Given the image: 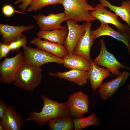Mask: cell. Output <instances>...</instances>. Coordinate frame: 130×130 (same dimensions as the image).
Instances as JSON below:
<instances>
[{"label":"cell","mask_w":130,"mask_h":130,"mask_svg":"<svg viewBox=\"0 0 130 130\" xmlns=\"http://www.w3.org/2000/svg\"><path fill=\"white\" fill-rule=\"evenodd\" d=\"M43 101L41 111H32L26 119L27 122L34 121L39 125L43 126L54 118L69 116V110L66 102L60 103L48 98L44 95L41 96Z\"/></svg>","instance_id":"obj_1"},{"label":"cell","mask_w":130,"mask_h":130,"mask_svg":"<svg viewBox=\"0 0 130 130\" xmlns=\"http://www.w3.org/2000/svg\"><path fill=\"white\" fill-rule=\"evenodd\" d=\"M42 78V71L40 67L24 63L16 72L13 82L17 87L30 91L38 86Z\"/></svg>","instance_id":"obj_2"},{"label":"cell","mask_w":130,"mask_h":130,"mask_svg":"<svg viewBox=\"0 0 130 130\" xmlns=\"http://www.w3.org/2000/svg\"><path fill=\"white\" fill-rule=\"evenodd\" d=\"M61 4L66 20L70 19L77 22L85 21L91 22L96 20L90 11L95 7L88 4L86 0H63Z\"/></svg>","instance_id":"obj_3"},{"label":"cell","mask_w":130,"mask_h":130,"mask_svg":"<svg viewBox=\"0 0 130 130\" xmlns=\"http://www.w3.org/2000/svg\"><path fill=\"white\" fill-rule=\"evenodd\" d=\"M25 63L40 67L43 65L51 62L63 64V58L58 57L38 48L26 46L23 47Z\"/></svg>","instance_id":"obj_4"},{"label":"cell","mask_w":130,"mask_h":130,"mask_svg":"<svg viewBox=\"0 0 130 130\" xmlns=\"http://www.w3.org/2000/svg\"><path fill=\"white\" fill-rule=\"evenodd\" d=\"M100 49L97 57L92 60L98 66H103L108 69L113 76H117L121 73L120 70L123 68L130 70V68L126 66L119 62L114 55L107 50L104 40H100Z\"/></svg>","instance_id":"obj_5"},{"label":"cell","mask_w":130,"mask_h":130,"mask_svg":"<svg viewBox=\"0 0 130 130\" xmlns=\"http://www.w3.org/2000/svg\"><path fill=\"white\" fill-rule=\"evenodd\" d=\"M66 102L69 110V116L72 118L84 117V115L88 112V97L81 91L71 94Z\"/></svg>","instance_id":"obj_6"},{"label":"cell","mask_w":130,"mask_h":130,"mask_svg":"<svg viewBox=\"0 0 130 130\" xmlns=\"http://www.w3.org/2000/svg\"><path fill=\"white\" fill-rule=\"evenodd\" d=\"M25 63L23 54L20 52L11 58L6 57L0 63V80L9 84L13 82L15 74L20 66Z\"/></svg>","instance_id":"obj_7"},{"label":"cell","mask_w":130,"mask_h":130,"mask_svg":"<svg viewBox=\"0 0 130 130\" xmlns=\"http://www.w3.org/2000/svg\"><path fill=\"white\" fill-rule=\"evenodd\" d=\"M95 9L90 11L91 14L101 24H111L115 25L117 30L121 32L130 33V29L127 24H123L118 20V15L109 11L101 4H98Z\"/></svg>","instance_id":"obj_8"},{"label":"cell","mask_w":130,"mask_h":130,"mask_svg":"<svg viewBox=\"0 0 130 130\" xmlns=\"http://www.w3.org/2000/svg\"><path fill=\"white\" fill-rule=\"evenodd\" d=\"M32 17L35 20L40 30L46 31L63 28L64 26H61V24L66 20L64 12L57 14L52 13L47 16L39 14L33 15Z\"/></svg>","instance_id":"obj_9"},{"label":"cell","mask_w":130,"mask_h":130,"mask_svg":"<svg viewBox=\"0 0 130 130\" xmlns=\"http://www.w3.org/2000/svg\"><path fill=\"white\" fill-rule=\"evenodd\" d=\"M65 21L68 27V32L63 45L68 54H72L78 41L85 31L86 22L79 25L77 22L71 20L67 19Z\"/></svg>","instance_id":"obj_10"},{"label":"cell","mask_w":130,"mask_h":130,"mask_svg":"<svg viewBox=\"0 0 130 130\" xmlns=\"http://www.w3.org/2000/svg\"><path fill=\"white\" fill-rule=\"evenodd\" d=\"M129 75L128 72H123L112 79L101 84L98 92L102 100L105 101L112 97L124 84Z\"/></svg>","instance_id":"obj_11"},{"label":"cell","mask_w":130,"mask_h":130,"mask_svg":"<svg viewBox=\"0 0 130 130\" xmlns=\"http://www.w3.org/2000/svg\"><path fill=\"white\" fill-rule=\"evenodd\" d=\"M93 40L103 36L107 35L123 42L126 46L130 55V33L121 32L110 27L108 24H101L96 30H91Z\"/></svg>","instance_id":"obj_12"},{"label":"cell","mask_w":130,"mask_h":130,"mask_svg":"<svg viewBox=\"0 0 130 130\" xmlns=\"http://www.w3.org/2000/svg\"><path fill=\"white\" fill-rule=\"evenodd\" d=\"M34 28V26L32 25L15 26L0 24V33L3 43L9 44L23 36V32Z\"/></svg>","instance_id":"obj_13"},{"label":"cell","mask_w":130,"mask_h":130,"mask_svg":"<svg viewBox=\"0 0 130 130\" xmlns=\"http://www.w3.org/2000/svg\"><path fill=\"white\" fill-rule=\"evenodd\" d=\"M92 26L91 22H86L85 31L78 41L73 53L82 56L90 61V49L94 42L91 32Z\"/></svg>","instance_id":"obj_14"},{"label":"cell","mask_w":130,"mask_h":130,"mask_svg":"<svg viewBox=\"0 0 130 130\" xmlns=\"http://www.w3.org/2000/svg\"><path fill=\"white\" fill-rule=\"evenodd\" d=\"M90 67L88 70V76L92 91H95L98 89L103 80L111 76L110 71L103 67H100L91 60Z\"/></svg>","instance_id":"obj_15"},{"label":"cell","mask_w":130,"mask_h":130,"mask_svg":"<svg viewBox=\"0 0 130 130\" xmlns=\"http://www.w3.org/2000/svg\"><path fill=\"white\" fill-rule=\"evenodd\" d=\"M1 121L5 130H21L24 120L21 115L16 112L14 107L8 105L6 110Z\"/></svg>","instance_id":"obj_16"},{"label":"cell","mask_w":130,"mask_h":130,"mask_svg":"<svg viewBox=\"0 0 130 130\" xmlns=\"http://www.w3.org/2000/svg\"><path fill=\"white\" fill-rule=\"evenodd\" d=\"M30 43L38 48L46 51L55 56L63 58L68 54L67 51L62 44L51 42L48 40H42L38 37H34Z\"/></svg>","instance_id":"obj_17"},{"label":"cell","mask_w":130,"mask_h":130,"mask_svg":"<svg viewBox=\"0 0 130 130\" xmlns=\"http://www.w3.org/2000/svg\"><path fill=\"white\" fill-rule=\"evenodd\" d=\"M88 73L87 71L71 69L66 72H61L57 71L56 74L50 72L49 74L56 76L59 79H66L82 87L87 83L88 79Z\"/></svg>","instance_id":"obj_18"},{"label":"cell","mask_w":130,"mask_h":130,"mask_svg":"<svg viewBox=\"0 0 130 130\" xmlns=\"http://www.w3.org/2000/svg\"><path fill=\"white\" fill-rule=\"evenodd\" d=\"M64 66L67 68L88 71L91 61L80 55L67 54L63 58Z\"/></svg>","instance_id":"obj_19"},{"label":"cell","mask_w":130,"mask_h":130,"mask_svg":"<svg viewBox=\"0 0 130 130\" xmlns=\"http://www.w3.org/2000/svg\"><path fill=\"white\" fill-rule=\"evenodd\" d=\"M68 32V27L66 25L61 29L50 31L40 30L38 32L37 35L39 38L63 45Z\"/></svg>","instance_id":"obj_20"},{"label":"cell","mask_w":130,"mask_h":130,"mask_svg":"<svg viewBox=\"0 0 130 130\" xmlns=\"http://www.w3.org/2000/svg\"><path fill=\"white\" fill-rule=\"evenodd\" d=\"M100 4L105 7L114 11L125 21L130 29V0L124 1L121 3V5L118 6L113 5L107 0H99Z\"/></svg>","instance_id":"obj_21"},{"label":"cell","mask_w":130,"mask_h":130,"mask_svg":"<svg viewBox=\"0 0 130 130\" xmlns=\"http://www.w3.org/2000/svg\"><path fill=\"white\" fill-rule=\"evenodd\" d=\"M50 130H73L74 129L72 118L70 116L58 117L50 120L48 123Z\"/></svg>","instance_id":"obj_22"},{"label":"cell","mask_w":130,"mask_h":130,"mask_svg":"<svg viewBox=\"0 0 130 130\" xmlns=\"http://www.w3.org/2000/svg\"><path fill=\"white\" fill-rule=\"evenodd\" d=\"M72 118L74 124L75 130H81L90 126L101 124L95 113L85 118L77 119Z\"/></svg>","instance_id":"obj_23"},{"label":"cell","mask_w":130,"mask_h":130,"mask_svg":"<svg viewBox=\"0 0 130 130\" xmlns=\"http://www.w3.org/2000/svg\"><path fill=\"white\" fill-rule=\"evenodd\" d=\"M63 0H34L30 4L27 10L30 13L33 11L36 12L48 5L61 4Z\"/></svg>","instance_id":"obj_24"},{"label":"cell","mask_w":130,"mask_h":130,"mask_svg":"<svg viewBox=\"0 0 130 130\" xmlns=\"http://www.w3.org/2000/svg\"><path fill=\"white\" fill-rule=\"evenodd\" d=\"M27 43V38L25 36H23L12 42L9 44L10 52L13 53L15 52H18L21 47L26 46Z\"/></svg>","instance_id":"obj_25"},{"label":"cell","mask_w":130,"mask_h":130,"mask_svg":"<svg viewBox=\"0 0 130 130\" xmlns=\"http://www.w3.org/2000/svg\"><path fill=\"white\" fill-rule=\"evenodd\" d=\"M10 52L9 44L0 42V59L7 55Z\"/></svg>","instance_id":"obj_26"},{"label":"cell","mask_w":130,"mask_h":130,"mask_svg":"<svg viewBox=\"0 0 130 130\" xmlns=\"http://www.w3.org/2000/svg\"><path fill=\"white\" fill-rule=\"evenodd\" d=\"M34 0H17L15 1L14 4L16 5L19 3L21 4L17 7L20 9L23 12H25L27 7Z\"/></svg>","instance_id":"obj_27"},{"label":"cell","mask_w":130,"mask_h":130,"mask_svg":"<svg viewBox=\"0 0 130 130\" xmlns=\"http://www.w3.org/2000/svg\"><path fill=\"white\" fill-rule=\"evenodd\" d=\"M2 11L3 14L7 16H11L15 12H17L14 10L12 6L9 5H7L3 6Z\"/></svg>","instance_id":"obj_28"},{"label":"cell","mask_w":130,"mask_h":130,"mask_svg":"<svg viewBox=\"0 0 130 130\" xmlns=\"http://www.w3.org/2000/svg\"><path fill=\"white\" fill-rule=\"evenodd\" d=\"M7 106V104L0 99V118L2 119L6 110Z\"/></svg>","instance_id":"obj_29"},{"label":"cell","mask_w":130,"mask_h":130,"mask_svg":"<svg viewBox=\"0 0 130 130\" xmlns=\"http://www.w3.org/2000/svg\"><path fill=\"white\" fill-rule=\"evenodd\" d=\"M0 130H5L3 125L0 121Z\"/></svg>","instance_id":"obj_30"}]
</instances>
